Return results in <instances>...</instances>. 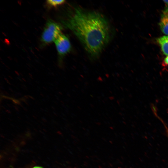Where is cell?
Here are the masks:
<instances>
[{"label": "cell", "instance_id": "obj_5", "mask_svg": "<svg viewBox=\"0 0 168 168\" xmlns=\"http://www.w3.org/2000/svg\"><path fill=\"white\" fill-rule=\"evenodd\" d=\"M163 53L168 55V36L161 37L157 40Z\"/></svg>", "mask_w": 168, "mask_h": 168}, {"label": "cell", "instance_id": "obj_4", "mask_svg": "<svg viewBox=\"0 0 168 168\" xmlns=\"http://www.w3.org/2000/svg\"><path fill=\"white\" fill-rule=\"evenodd\" d=\"M160 29L162 32L168 35V7L163 11L159 23Z\"/></svg>", "mask_w": 168, "mask_h": 168}, {"label": "cell", "instance_id": "obj_1", "mask_svg": "<svg viewBox=\"0 0 168 168\" xmlns=\"http://www.w3.org/2000/svg\"><path fill=\"white\" fill-rule=\"evenodd\" d=\"M63 23L73 32L93 58L99 55L109 42V24L104 16L98 13L78 8Z\"/></svg>", "mask_w": 168, "mask_h": 168}, {"label": "cell", "instance_id": "obj_2", "mask_svg": "<svg viewBox=\"0 0 168 168\" xmlns=\"http://www.w3.org/2000/svg\"><path fill=\"white\" fill-rule=\"evenodd\" d=\"M61 30L60 25L52 20H48L41 35L42 41L45 44L54 41L61 34Z\"/></svg>", "mask_w": 168, "mask_h": 168}, {"label": "cell", "instance_id": "obj_9", "mask_svg": "<svg viewBox=\"0 0 168 168\" xmlns=\"http://www.w3.org/2000/svg\"><path fill=\"white\" fill-rule=\"evenodd\" d=\"M166 132L167 133V134L168 136V129L167 128V127H166Z\"/></svg>", "mask_w": 168, "mask_h": 168}, {"label": "cell", "instance_id": "obj_8", "mask_svg": "<svg viewBox=\"0 0 168 168\" xmlns=\"http://www.w3.org/2000/svg\"><path fill=\"white\" fill-rule=\"evenodd\" d=\"M163 1L167 5V7H168V0H163Z\"/></svg>", "mask_w": 168, "mask_h": 168}, {"label": "cell", "instance_id": "obj_6", "mask_svg": "<svg viewBox=\"0 0 168 168\" xmlns=\"http://www.w3.org/2000/svg\"><path fill=\"white\" fill-rule=\"evenodd\" d=\"M64 2L65 1L63 0H48L47 1V2L48 5L53 7H56L61 5L64 3Z\"/></svg>", "mask_w": 168, "mask_h": 168}, {"label": "cell", "instance_id": "obj_3", "mask_svg": "<svg viewBox=\"0 0 168 168\" xmlns=\"http://www.w3.org/2000/svg\"><path fill=\"white\" fill-rule=\"evenodd\" d=\"M54 42L60 57L64 56L71 50L70 42L66 35L61 33Z\"/></svg>", "mask_w": 168, "mask_h": 168}, {"label": "cell", "instance_id": "obj_7", "mask_svg": "<svg viewBox=\"0 0 168 168\" xmlns=\"http://www.w3.org/2000/svg\"><path fill=\"white\" fill-rule=\"evenodd\" d=\"M164 62L167 65H168V55L164 59Z\"/></svg>", "mask_w": 168, "mask_h": 168}, {"label": "cell", "instance_id": "obj_10", "mask_svg": "<svg viewBox=\"0 0 168 168\" xmlns=\"http://www.w3.org/2000/svg\"><path fill=\"white\" fill-rule=\"evenodd\" d=\"M33 168H42L41 167H33Z\"/></svg>", "mask_w": 168, "mask_h": 168}]
</instances>
